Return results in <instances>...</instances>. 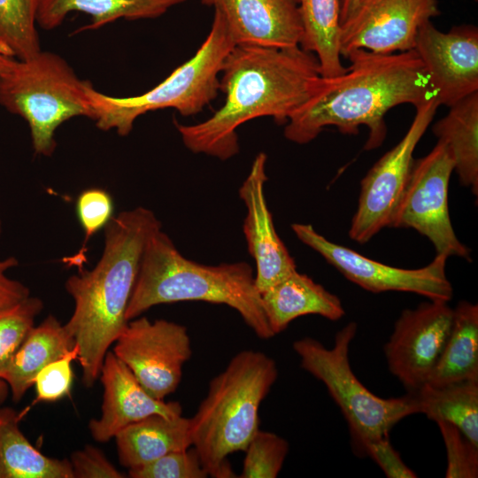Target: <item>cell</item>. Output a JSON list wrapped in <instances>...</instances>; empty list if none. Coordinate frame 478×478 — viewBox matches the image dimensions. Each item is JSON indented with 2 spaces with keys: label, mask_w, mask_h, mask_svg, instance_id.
Wrapping results in <instances>:
<instances>
[{
  "label": "cell",
  "mask_w": 478,
  "mask_h": 478,
  "mask_svg": "<svg viewBox=\"0 0 478 478\" xmlns=\"http://www.w3.org/2000/svg\"><path fill=\"white\" fill-rule=\"evenodd\" d=\"M223 105L194 125L174 121L184 145L194 153L227 160L239 151L237 128L259 117L287 123L313 96L322 80L316 56L300 46L235 45L220 71Z\"/></svg>",
  "instance_id": "6da1fadb"
},
{
  "label": "cell",
  "mask_w": 478,
  "mask_h": 478,
  "mask_svg": "<svg viewBox=\"0 0 478 478\" xmlns=\"http://www.w3.org/2000/svg\"><path fill=\"white\" fill-rule=\"evenodd\" d=\"M344 73L325 78L313 96L287 122L285 137L296 143L312 141L327 127L354 135L368 129L366 150L378 148L386 136L385 114L393 107H414L436 96L414 50L390 54L364 50L345 56Z\"/></svg>",
  "instance_id": "7a4b0ae2"
},
{
  "label": "cell",
  "mask_w": 478,
  "mask_h": 478,
  "mask_svg": "<svg viewBox=\"0 0 478 478\" xmlns=\"http://www.w3.org/2000/svg\"><path fill=\"white\" fill-rule=\"evenodd\" d=\"M161 223L143 206L112 216L104 228L102 255L90 270L66 281L74 308L65 328L79 349L81 381L92 387L109 347L127 325L126 311L137 279L144 247Z\"/></svg>",
  "instance_id": "3957f363"
},
{
  "label": "cell",
  "mask_w": 478,
  "mask_h": 478,
  "mask_svg": "<svg viewBox=\"0 0 478 478\" xmlns=\"http://www.w3.org/2000/svg\"><path fill=\"white\" fill-rule=\"evenodd\" d=\"M181 301L226 305L235 309L259 338L267 340L274 335L248 263L199 264L185 258L159 227L144 247L126 319L129 321L158 305Z\"/></svg>",
  "instance_id": "277c9868"
},
{
  "label": "cell",
  "mask_w": 478,
  "mask_h": 478,
  "mask_svg": "<svg viewBox=\"0 0 478 478\" xmlns=\"http://www.w3.org/2000/svg\"><path fill=\"white\" fill-rule=\"evenodd\" d=\"M278 377L275 361L261 351L235 354L213 377L190 419L192 446L208 476L235 477L227 457L245 451L258 428V409Z\"/></svg>",
  "instance_id": "5b68a950"
},
{
  "label": "cell",
  "mask_w": 478,
  "mask_h": 478,
  "mask_svg": "<svg viewBox=\"0 0 478 478\" xmlns=\"http://www.w3.org/2000/svg\"><path fill=\"white\" fill-rule=\"evenodd\" d=\"M235 45L225 19L215 11L211 30L194 56L149 91L112 96L96 90L89 81L86 93L92 120L103 131L126 136L136 119L148 112L173 108L185 117L200 112L216 97L222 65Z\"/></svg>",
  "instance_id": "8992f818"
},
{
  "label": "cell",
  "mask_w": 478,
  "mask_h": 478,
  "mask_svg": "<svg viewBox=\"0 0 478 478\" xmlns=\"http://www.w3.org/2000/svg\"><path fill=\"white\" fill-rule=\"evenodd\" d=\"M89 82L61 56L41 50L30 59L16 60L0 76V105L27 121L35 153L49 157L56 150L59 126L80 116L92 120Z\"/></svg>",
  "instance_id": "52a82bcc"
},
{
  "label": "cell",
  "mask_w": 478,
  "mask_h": 478,
  "mask_svg": "<svg viewBox=\"0 0 478 478\" xmlns=\"http://www.w3.org/2000/svg\"><path fill=\"white\" fill-rule=\"evenodd\" d=\"M356 333V323L350 322L336 333L332 348L314 338L304 337L294 342L293 349L302 368L326 386L340 408L357 451L366 441L389 436L401 420L419 413V408L412 392L382 398L357 378L349 359L350 345Z\"/></svg>",
  "instance_id": "ba28073f"
},
{
  "label": "cell",
  "mask_w": 478,
  "mask_h": 478,
  "mask_svg": "<svg viewBox=\"0 0 478 478\" xmlns=\"http://www.w3.org/2000/svg\"><path fill=\"white\" fill-rule=\"evenodd\" d=\"M453 171L451 151L438 140L427 156L413 161L389 227L413 228L433 243L436 254L469 260L470 250L458 239L449 215L448 188Z\"/></svg>",
  "instance_id": "9c48e42d"
},
{
  "label": "cell",
  "mask_w": 478,
  "mask_h": 478,
  "mask_svg": "<svg viewBox=\"0 0 478 478\" xmlns=\"http://www.w3.org/2000/svg\"><path fill=\"white\" fill-rule=\"evenodd\" d=\"M438 106L440 104L435 96L415 107L414 119L405 136L372 166L361 181L358 208L349 229L351 240L366 243L389 227L412 172L413 151Z\"/></svg>",
  "instance_id": "30bf717a"
},
{
  "label": "cell",
  "mask_w": 478,
  "mask_h": 478,
  "mask_svg": "<svg viewBox=\"0 0 478 478\" xmlns=\"http://www.w3.org/2000/svg\"><path fill=\"white\" fill-rule=\"evenodd\" d=\"M291 228L305 244L320 253L345 278L366 290L411 292L429 300L449 302L453 288L446 276L444 254H436L428 266L404 269L380 263L343 245L330 242L312 225L295 223Z\"/></svg>",
  "instance_id": "8fae6325"
},
{
  "label": "cell",
  "mask_w": 478,
  "mask_h": 478,
  "mask_svg": "<svg viewBox=\"0 0 478 478\" xmlns=\"http://www.w3.org/2000/svg\"><path fill=\"white\" fill-rule=\"evenodd\" d=\"M112 352L153 397L164 399L178 388L192 349L183 325L137 317L127 322Z\"/></svg>",
  "instance_id": "7c38bea8"
},
{
  "label": "cell",
  "mask_w": 478,
  "mask_h": 478,
  "mask_svg": "<svg viewBox=\"0 0 478 478\" xmlns=\"http://www.w3.org/2000/svg\"><path fill=\"white\" fill-rule=\"evenodd\" d=\"M453 320L448 302L429 300L404 310L384 345L389 372L408 392L426 384L443 351Z\"/></svg>",
  "instance_id": "4fadbf2b"
},
{
  "label": "cell",
  "mask_w": 478,
  "mask_h": 478,
  "mask_svg": "<svg viewBox=\"0 0 478 478\" xmlns=\"http://www.w3.org/2000/svg\"><path fill=\"white\" fill-rule=\"evenodd\" d=\"M439 14L437 0H363L341 27V55L413 50L420 27Z\"/></svg>",
  "instance_id": "5bb4252c"
},
{
  "label": "cell",
  "mask_w": 478,
  "mask_h": 478,
  "mask_svg": "<svg viewBox=\"0 0 478 478\" xmlns=\"http://www.w3.org/2000/svg\"><path fill=\"white\" fill-rule=\"evenodd\" d=\"M418 54L440 105L448 107L478 91V29L474 25L438 30L429 20L418 31Z\"/></svg>",
  "instance_id": "9a60e30c"
},
{
  "label": "cell",
  "mask_w": 478,
  "mask_h": 478,
  "mask_svg": "<svg viewBox=\"0 0 478 478\" xmlns=\"http://www.w3.org/2000/svg\"><path fill=\"white\" fill-rule=\"evenodd\" d=\"M266 155L258 153L239 189L246 207L243 234L256 262L255 284L264 292L297 270L294 259L276 233L265 197Z\"/></svg>",
  "instance_id": "2e32d148"
},
{
  "label": "cell",
  "mask_w": 478,
  "mask_h": 478,
  "mask_svg": "<svg viewBox=\"0 0 478 478\" xmlns=\"http://www.w3.org/2000/svg\"><path fill=\"white\" fill-rule=\"evenodd\" d=\"M100 376L104 386L101 416L89 423L96 442H107L127 426L152 414L173 418L182 413L179 402L153 397L112 351L106 353Z\"/></svg>",
  "instance_id": "e0dca14e"
},
{
  "label": "cell",
  "mask_w": 478,
  "mask_h": 478,
  "mask_svg": "<svg viewBox=\"0 0 478 478\" xmlns=\"http://www.w3.org/2000/svg\"><path fill=\"white\" fill-rule=\"evenodd\" d=\"M221 14L235 42L270 48L300 46L298 0H202Z\"/></svg>",
  "instance_id": "ac0fdd59"
},
{
  "label": "cell",
  "mask_w": 478,
  "mask_h": 478,
  "mask_svg": "<svg viewBox=\"0 0 478 478\" xmlns=\"http://www.w3.org/2000/svg\"><path fill=\"white\" fill-rule=\"evenodd\" d=\"M262 305L274 335L282 332L295 319L316 314L330 320L344 315L341 300L297 270L260 293Z\"/></svg>",
  "instance_id": "d6986e66"
},
{
  "label": "cell",
  "mask_w": 478,
  "mask_h": 478,
  "mask_svg": "<svg viewBox=\"0 0 478 478\" xmlns=\"http://www.w3.org/2000/svg\"><path fill=\"white\" fill-rule=\"evenodd\" d=\"M114 438L120 463L129 469L191 447L190 419L152 414L127 426Z\"/></svg>",
  "instance_id": "ffe728a7"
},
{
  "label": "cell",
  "mask_w": 478,
  "mask_h": 478,
  "mask_svg": "<svg viewBox=\"0 0 478 478\" xmlns=\"http://www.w3.org/2000/svg\"><path fill=\"white\" fill-rule=\"evenodd\" d=\"M75 343L58 320L49 315L34 326L10 362L3 380L7 383L12 398L19 402L41 369L74 347Z\"/></svg>",
  "instance_id": "44dd1931"
},
{
  "label": "cell",
  "mask_w": 478,
  "mask_h": 478,
  "mask_svg": "<svg viewBox=\"0 0 478 478\" xmlns=\"http://www.w3.org/2000/svg\"><path fill=\"white\" fill-rule=\"evenodd\" d=\"M187 0H41L37 11V26L52 30L62 25L73 12H84L91 17L89 25L76 33L96 30L117 19H155L171 7Z\"/></svg>",
  "instance_id": "7402d4cb"
},
{
  "label": "cell",
  "mask_w": 478,
  "mask_h": 478,
  "mask_svg": "<svg viewBox=\"0 0 478 478\" xmlns=\"http://www.w3.org/2000/svg\"><path fill=\"white\" fill-rule=\"evenodd\" d=\"M20 417L0 406V478H73L70 460L35 449L19 428Z\"/></svg>",
  "instance_id": "603a6c76"
},
{
  "label": "cell",
  "mask_w": 478,
  "mask_h": 478,
  "mask_svg": "<svg viewBox=\"0 0 478 478\" xmlns=\"http://www.w3.org/2000/svg\"><path fill=\"white\" fill-rule=\"evenodd\" d=\"M469 380L478 381V306L462 301L453 309L449 337L426 384L442 386Z\"/></svg>",
  "instance_id": "cb8c5ba5"
},
{
  "label": "cell",
  "mask_w": 478,
  "mask_h": 478,
  "mask_svg": "<svg viewBox=\"0 0 478 478\" xmlns=\"http://www.w3.org/2000/svg\"><path fill=\"white\" fill-rule=\"evenodd\" d=\"M439 141L449 148L462 185L478 193V91L450 106L433 127Z\"/></svg>",
  "instance_id": "d4e9b609"
},
{
  "label": "cell",
  "mask_w": 478,
  "mask_h": 478,
  "mask_svg": "<svg viewBox=\"0 0 478 478\" xmlns=\"http://www.w3.org/2000/svg\"><path fill=\"white\" fill-rule=\"evenodd\" d=\"M303 23L300 47L313 53L322 77L346 72L340 50V0H298Z\"/></svg>",
  "instance_id": "484cf974"
},
{
  "label": "cell",
  "mask_w": 478,
  "mask_h": 478,
  "mask_svg": "<svg viewBox=\"0 0 478 478\" xmlns=\"http://www.w3.org/2000/svg\"><path fill=\"white\" fill-rule=\"evenodd\" d=\"M419 413L459 428L478 446V381H461L442 386L424 384L412 392Z\"/></svg>",
  "instance_id": "4316f807"
},
{
  "label": "cell",
  "mask_w": 478,
  "mask_h": 478,
  "mask_svg": "<svg viewBox=\"0 0 478 478\" xmlns=\"http://www.w3.org/2000/svg\"><path fill=\"white\" fill-rule=\"evenodd\" d=\"M41 0H0V53L27 60L41 50L36 16Z\"/></svg>",
  "instance_id": "83f0119b"
},
{
  "label": "cell",
  "mask_w": 478,
  "mask_h": 478,
  "mask_svg": "<svg viewBox=\"0 0 478 478\" xmlns=\"http://www.w3.org/2000/svg\"><path fill=\"white\" fill-rule=\"evenodd\" d=\"M289 443L280 436L258 430L245 449L241 478H275L289 452Z\"/></svg>",
  "instance_id": "f1b7e54d"
},
{
  "label": "cell",
  "mask_w": 478,
  "mask_h": 478,
  "mask_svg": "<svg viewBox=\"0 0 478 478\" xmlns=\"http://www.w3.org/2000/svg\"><path fill=\"white\" fill-rule=\"evenodd\" d=\"M43 308L42 301L29 296L12 311L0 316V379Z\"/></svg>",
  "instance_id": "f546056e"
},
{
  "label": "cell",
  "mask_w": 478,
  "mask_h": 478,
  "mask_svg": "<svg viewBox=\"0 0 478 478\" xmlns=\"http://www.w3.org/2000/svg\"><path fill=\"white\" fill-rule=\"evenodd\" d=\"M113 200L108 191L99 188L81 192L76 201V214L84 232V241L79 252L69 258V265L82 269L86 244L91 237L104 228L113 216Z\"/></svg>",
  "instance_id": "4dcf8cb0"
},
{
  "label": "cell",
  "mask_w": 478,
  "mask_h": 478,
  "mask_svg": "<svg viewBox=\"0 0 478 478\" xmlns=\"http://www.w3.org/2000/svg\"><path fill=\"white\" fill-rule=\"evenodd\" d=\"M132 478H206L196 450L177 451L163 455L150 462L128 469Z\"/></svg>",
  "instance_id": "1f68e13d"
},
{
  "label": "cell",
  "mask_w": 478,
  "mask_h": 478,
  "mask_svg": "<svg viewBox=\"0 0 478 478\" xmlns=\"http://www.w3.org/2000/svg\"><path fill=\"white\" fill-rule=\"evenodd\" d=\"M446 449V478L478 476V446L459 428L442 420L436 421Z\"/></svg>",
  "instance_id": "d6a6232c"
},
{
  "label": "cell",
  "mask_w": 478,
  "mask_h": 478,
  "mask_svg": "<svg viewBox=\"0 0 478 478\" xmlns=\"http://www.w3.org/2000/svg\"><path fill=\"white\" fill-rule=\"evenodd\" d=\"M79 349L76 345L60 358L46 365L39 371L35 380L36 402H53L69 394L73 371L71 363L77 359Z\"/></svg>",
  "instance_id": "836d02e7"
},
{
  "label": "cell",
  "mask_w": 478,
  "mask_h": 478,
  "mask_svg": "<svg viewBox=\"0 0 478 478\" xmlns=\"http://www.w3.org/2000/svg\"><path fill=\"white\" fill-rule=\"evenodd\" d=\"M369 456L389 478H415L417 474L402 460L389 436L364 442L357 450Z\"/></svg>",
  "instance_id": "e575fe53"
},
{
  "label": "cell",
  "mask_w": 478,
  "mask_h": 478,
  "mask_svg": "<svg viewBox=\"0 0 478 478\" xmlns=\"http://www.w3.org/2000/svg\"><path fill=\"white\" fill-rule=\"evenodd\" d=\"M70 463L73 478L125 477L99 449L92 445L73 452Z\"/></svg>",
  "instance_id": "d590c367"
},
{
  "label": "cell",
  "mask_w": 478,
  "mask_h": 478,
  "mask_svg": "<svg viewBox=\"0 0 478 478\" xmlns=\"http://www.w3.org/2000/svg\"><path fill=\"white\" fill-rule=\"evenodd\" d=\"M3 225L0 220V238ZM19 265L12 256L0 258V316L7 313L30 296L29 289L21 281L8 276V271Z\"/></svg>",
  "instance_id": "8d00e7d4"
},
{
  "label": "cell",
  "mask_w": 478,
  "mask_h": 478,
  "mask_svg": "<svg viewBox=\"0 0 478 478\" xmlns=\"http://www.w3.org/2000/svg\"><path fill=\"white\" fill-rule=\"evenodd\" d=\"M363 0H340V25L346 23Z\"/></svg>",
  "instance_id": "74e56055"
},
{
  "label": "cell",
  "mask_w": 478,
  "mask_h": 478,
  "mask_svg": "<svg viewBox=\"0 0 478 478\" xmlns=\"http://www.w3.org/2000/svg\"><path fill=\"white\" fill-rule=\"evenodd\" d=\"M16 60L0 53V76L9 72L16 63Z\"/></svg>",
  "instance_id": "f35d334b"
},
{
  "label": "cell",
  "mask_w": 478,
  "mask_h": 478,
  "mask_svg": "<svg viewBox=\"0 0 478 478\" xmlns=\"http://www.w3.org/2000/svg\"><path fill=\"white\" fill-rule=\"evenodd\" d=\"M9 393V387L7 383L0 379V405L5 401Z\"/></svg>",
  "instance_id": "ab89813d"
}]
</instances>
